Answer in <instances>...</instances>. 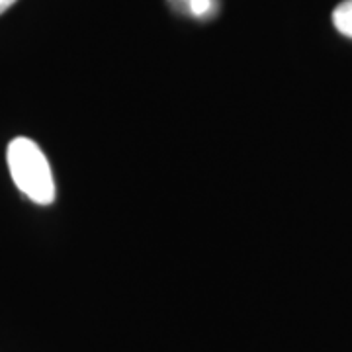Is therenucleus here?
I'll list each match as a JSON object with an SVG mask.
<instances>
[{
  "label": "nucleus",
  "mask_w": 352,
  "mask_h": 352,
  "mask_svg": "<svg viewBox=\"0 0 352 352\" xmlns=\"http://www.w3.org/2000/svg\"><path fill=\"white\" fill-rule=\"evenodd\" d=\"M6 163L16 188L25 198L39 206H50L55 200V180L45 153L30 138H16L8 143Z\"/></svg>",
  "instance_id": "f257e3e1"
},
{
  "label": "nucleus",
  "mask_w": 352,
  "mask_h": 352,
  "mask_svg": "<svg viewBox=\"0 0 352 352\" xmlns=\"http://www.w3.org/2000/svg\"><path fill=\"white\" fill-rule=\"evenodd\" d=\"M333 24L342 36L352 39V0H344L333 12Z\"/></svg>",
  "instance_id": "f03ea898"
},
{
  "label": "nucleus",
  "mask_w": 352,
  "mask_h": 352,
  "mask_svg": "<svg viewBox=\"0 0 352 352\" xmlns=\"http://www.w3.org/2000/svg\"><path fill=\"white\" fill-rule=\"evenodd\" d=\"M184 6L188 4V12L196 18H204L214 12V0H182Z\"/></svg>",
  "instance_id": "7ed1b4c3"
},
{
  "label": "nucleus",
  "mask_w": 352,
  "mask_h": 352,
  "mask_svg": "<svg viewBox=\"0 0 352 352\" xmlns=\"http://www.w3.org/2000/svg\"><path fill=\"white\" fill-rule=\"evenodd\" d=\"M16 4V0H0V14H4L10 6Z\"/></svg>",
  "instance_id": "20e7f679"
}]
</instances>
